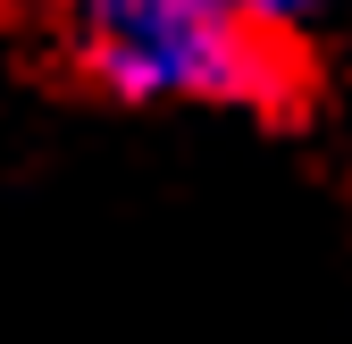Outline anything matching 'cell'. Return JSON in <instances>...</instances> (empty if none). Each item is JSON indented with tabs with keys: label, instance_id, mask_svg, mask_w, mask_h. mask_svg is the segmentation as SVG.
Masks as SVG:
<instances>
[{
	"label": "cell",
	"instance_id": "6da1fadb",
	"mask_svg": "<svg viewBox=\"0 0 352 344\" xmlns=\"http://www.w3.org/2000/svg\"><path fill=\"white\" fill-rule=\"evenodd\" d=\"M67 67L109 101L285 109L311 76L302 9L277 0H93L67 17Z\"/></svg>",
	"mask_w": 352,
	"mask_h": 344
}]
</instances>
